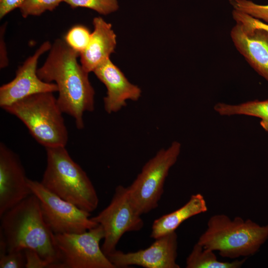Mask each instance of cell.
<instances>
[{
    "mask_svg": "<svg viewBox=\"0 0 268 268\" xmlns=\"http://www.w3.org/2000/svg\"><path fill=\"white\" fill-rule=\"evenodd\" d=\"M79 56L64 39H57L44 64L37 69V74L43 81L56 84L61 110L73 118L76 128L82 130L84 113L94 110L95 91L89 73L78 62Z\"/></svg>",
    "mask_w": 268,
    "mask_h": 268,
    "instance_id": "6da1fadb",
    "label": "cell"
},
{
    "mask_svg": "<svg viewBox=\"0 0 268 268\" xmlns=\"http://www.w3.org/2000/svg\"><path fill=\"white\" fill-rule=\"evenodd\" d=\"M0 218V235L7 253L32 249L50 264L51 268H58L60 255L55 234L44 220L36 196L30 195Z\"/></svg>",
    "mask_w": 268,
    "mask_h": 268,
    "instance_id": "7a4b0ae2",
    "label": "cell"
},
{
    "mask_svg": "<svg viewBox=\"0 0 268 268\" xmlns=\"http://www.w3.org/2000/svg\"><path fill=\"white\" fill-rule=\"evenodd\" d=\"M268 239V224L260 225L250 219L224 214L211 216L206 230L197 242L203 247L217 251L223 257L237 259L255 254Z\"/></svg>",
    "mask_w": 268,
    "mask_h": 268,
    "instance_id": "3957f363",
    "label": "cell"
},
{
    "mask_svg": "<svg viewBox=\"0 0 268 268\" xmlns=\"http://www.w3.org/2000/svg\"><path fill=\"white\" fill-rule=\"evenodd\" d=\"M47 165L40 183L51 193L88 212L98 207L96 190L66 147L45 148Z\"/></svg>",
    "mask_w": 268,
    "mask_h": 268,
    "instance_id": "277c9868",
    "label": "cell"
},
{
    "mask_svg": "<svg viewBox=\"0 0 268 268\" xmlns=\"http://www.w3.org/2000/svg\"><path fill=\"white\" fill-rule=\"evenodd\" d=\"M2 108L20 119L45 148L66 147L68 132L53 92L36 93Z\"/></svg>",
    "mask_w": 268,
    "mask_h": 268,
    "instance_id": "5b68a950",
    "label": "cell"
},
{
    "mask_svg": "<svg viewBox=\"0 0 268 268\" xmlns=\"http://www.w3.org/2000/svg\"><path fill=\"white\" fill-rule=\"evenodd\" d=\"M181 145L173 141L161 149L143 166L134 182L127 187L130 197L140 215L158 206L164 185L171 168L176 162Z\"/></svg>",
    "mask_w": 268,
    "mask_h": 268,
    "instance_id": "8992f818",
    "label": "cell"
},
{
    "mask_svg": "<svg viewBox=\"0 0 268 268\" xmlns=\"http://www.w3.org/2000/svg\"><path fill=\"white\" fill-rule=\"evenodd\" d=\"M91 219L103 229L104 237L101 249L106 256L116 250L125 233L138 231L144 225L127 187L122 185L116 188L108 206Z\"/></svg>",
    "mask_w": 268,
    "mask_h": 268,
    "instance_id": "52a82bcc",
    "label": "cell"
},
{
    "mask_svg": "<svg viewBox=\"0 0 268 268\" xmlns=\"http://www.w3.org/2000/svg\"><path fill=\"white\" fill-rule=\"evenodd\" d=\"M60 255L58 268H116L103 252L100 225L80 233L55 234Z\"/></svg>",
    "mask_w": 268,
    "mask_h": 268,
    "instance_id": "ba28073f",
    "label": "cell"
},
{
    "mask_svg": "<svg viewBox=\"0 0 268 268\" xmlns=\"http://www.w3.org/2000/svg\"><path fill=\"white\" fill-rule=\"evenodd\" d=\"M28 185L39 201L45 221L55 234L82 233L99 225L89 217L90 212L51 193L40 182L28 179Z\"/></svg>",
    "mask_w": 268,
    "mask_h": 268,
    "instance_id": "9c48e42d",
    "label": "cell"
},
{
    "mask_svg": "<svg viewBox=\"0 0 268 268\" xmlns=\"http://www.w3.org/2000/svg\"><path fill=\"white\" fill-rule=\"evenodd\" d=\"M51 46L49 41L43 43L34 54L18 67L14 79L0 86L1 108L36 93L58 91L56 83L44 81L37 74L38 60L42 55L50 50Z\"/></svg>",
    "mask_w": 268,
    "mask_h": 268,
    "instance_id": "30bf717a",
    "label": "cell"
},
{
    "mask_svg": "<svg viewBox=\"0 0 268 268\" xmlns=\"http://www.w3.org/2000/svg\"><path fill=\"white\" fill-rule=\"evenodd\" d=\"M155 240L145 249L128 253L116 250L107 257L116 268L131 266L145 268H180L176 263L178 243L176 231Z\"/></svg>",
    "mask_w": 268,
    "mask_h": 268,
    "instance_id": "8fae6325",
    "label": "cell"
},
{
    "mask_svg": "<svg viewBox=\"0 0 268 268\" xmlns=\"http://www.w3.org/2000/svg\"><path fill=\"white\" fill-rule=\"evenodd\" d=\"M18 155L0 143V217L32 195Z\"/></svg>",
    "mask_w": 268,
    "mask_h": 268,
    "instance_id": "7c38bea8",
    "label": "cell"
},
{
    "mask_svg": "<svg viewBox=\"0 0 268 268\" xmlns=\"http://www.w3.org/2000/svg\"><path fill=\"white\" fill-rule=\"evenodd\" d=\"M237 51L250 66L268 82V32L236 22L230 31Z\"/></svg>",
    "mask_w": 268,
    "mask_h": 268,
    "instance_id": "4fadbf2b",
    "label": "cell"
},
{
    "mask_svg": "<svg viewBox=\"0 0 268 268\" xmlns=\"http://www.w3.org/2000/svg\"><path fill=\"white\" fill-rule=\"evenodd\" d=\"M93 72L107 88L104 106L108 114L117 112L126 106L127 100L137 101L140 97V88L131 83L110 58L97 67Z\"/></svg>",
    "mask_w": 268,
    "mask_h": 268,
    "instance_id": "5bb4252c",
    "label": "cell"
},
{
    "mask_svg": "<svg viewBox=\"0 0 268 268\" xmlns=\"http://www.w3.org/2000/svg\"><path fill=\"white\" fill-rule=\"evenodd\" d=\"M94 30L86 48L80 54V64L89 73L110 58L116 46V36L112 25L101 17L93 18Z\"/></svg>",
    "mask_w": 268,
    "mask_h": 268,
    "instance_id": "9a60e30c",
    "label": "cell"
},
{
    "mask_svg": "<svg viewBox=\"0 0 268 268\" xmlns=\"http://www.w3.org/2000/svg\"><path fill=\"white\" fill-rule=\"evenodd\" d=\"M207 209L206 201L201 194L192 195L182 206L153 221L150 237L156 239L175 232L184 221L194 216L205 212Z\"/></svg>",
    "mask_w": 268,
    "mask_h": 268,
    "instance_id": "2e32d148",
    "label": "cell"
},
{
    "mask_svg": "<svg viewBox=\"0 0 268 268\" xmlns=\"http://www.w3.org/2000/svg\"><path fill=\"white\" fill-rule=\"evenodd\" d=\"M214 110L222 116L247 115L259 118L261 125L268 132V99L254 100L237 105L217 103Z\"/></svg>",
    "mask_w": 268,
    "mask_h": 268,
    "instance_id": "e0dca14e",
    "label": "cell"
},
{
    "mask_svg": "<svg viewBox=\"0 0 268 268\" xmlns=\"http://www.w3.org/2000/svg\"><path fill=\"white\" fill-rule=\"evenodd\" d=\"M214 251L205 248L198 243L195 244L186 260V268H240L246 259L232 262H222L217 260Z\"/></svg>",
    "mask_w": 268,
    "mask_h": 268,
    "instance_id": "ac0fdd59",
    "label": "cell"
},
{
    "mask_svg": "<svg viewBox=\"0 0 268 268\" xmlns=\"http://www.w3.org/2000/svg\"><path fill=\"white\" fill-rule=\"evenodd\" d=\"M91 35V33L86 26L76 25L69 29L64 40L71 48L80 54L87 47Z\"/></svg>",
    "mask_w": 268,
    "mask_h": 268,
    "instance_id": "d6986e66",
    "label": "cell"
},
{
    "mask_svg": "<svg viewBox=\"0 0 268 268\" xmlns=\"http://www.w3.org/2000/svg\"><path fill=\"white\" fill-rule=\"evenodd\" d=\"M72 8L85 7L102 15H108L119 9L118 0H64Z\"/></svg>",
    "mask_w": 268,
    "mask_h": 268,
    "instance_id": "ffe728a7",
    "label": "cell"
},
{
    "mask_svg": "<svg viewBox=\"0 0 268 268\" xmlns=\"http://www.w3.org/2000/svg\"><path fill=\"white\" fill-rule=\"evenodd\" d=\"M233 9L245 13L268 24V4H260L251 0H228Z\"/></svg>",
    "mask_w": 268,
    "mask_h": 268,
    "instance_id": "44dd1931",
    "label": "cell"
},
{
    "mask_svg": "<svg viewBox=\"0 0 268 268\" xmlns=\"http://www.w3.org/2000/svg\"><path fill=\"white\" fill-rule=\"evenodd\" d=\"M64 0H25L19 7L23 18L39 16L46 11H52Z\"/></svg>",
    "mask_w": 268,
    "mask_h": 268,
    "instance_id": "7402d4cb",
    "label": "cell"
},
{
    "mask_svg": "<svg viewBox=\"0 0 268 268\" xmlns=\"http://www.w3.org/2000/svg\"><path fill=\"white\" fill-rule=\"evenodd\" d=\"M25 267L24 250L11 252L0 256V268H23Z\"/></svg>",
    "mask_w": 268,
    "mask_h": 268,
    "instance_id": "603a6c76",
    "label": "cell"
},
{
    "mask_svg": "<svg viewBox=\"0 0 268 268\" xmlns=\"http://www.w3.org/2000/svg\"><path fill=\"white\" fill-rule=\"evenodd\" d=\"M232 15L236 22L256 28H262L268 32V24L242 12L233 9Z\"/></svg>",
    "mask_w": 268,
    "mask_h": 268,
    "instance_id": "cb8c5ba5",
    "label": "cell"
},
{
    "mask_svg": "<svg viewBox=\"0 0 268 268\" xmlns=\"http://www.w3.org/2000/svg\"><path fill=\"white\" fill-rule=\"evenodd\" d=\"M25 257V267L26 268H51L50 264L44 260L34 250L26 249L24 250Z\"/></svg>",
    "mask_w": 268,
    "mask_h": 268,
    "instance_id": "d4e9b609",
    "label": "cell"
},
{
    "mask_svg": "<svg viewBox=\"0 0 268 268\" xmlns=\"http://www.w3.org/2000/svg\"><path fill=\"white\" fill-rule=\"evenodd\" d=\"M7 23L0 26V67L3 68L8 65L6 47L4 39V34L6 30Z\"/></svg>",
    "mask_w": 268,
    "mask_h": 268,
    "instance_id": "484cf974",
    "label": "cell"
},
{
    "mask_svg": "<svg viewBox=\"0 0 268 268\" xmlns=\"http://www.w3.org/2000/svg\"><path fill=\"white\" fill-rule=\"evenodd\" d=\"M25 0H0V19L13 10L19 8Z\"/></svg>",
    "mask_w": 268,
    "mask_h": 268,
    "instance_id": "4316f807",
    "label": "cell"
}]
</instances>
